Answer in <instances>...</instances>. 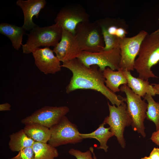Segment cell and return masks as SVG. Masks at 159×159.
<instances>
[{
	"mask_svg": "<svg viewBox=\"0 0 159 159\" xmlns=\"http://www.w3.org/2000/svg\"><path fill=\"white\" fill-rule=\"evenodd\" d=\"M61 67L68 69L72 74L66 88L67 94L78 89L91 90L100 92L117 106L125 101V98L117 95L106 86L103 72L97 65L87 67L77 58L63 62Z\"/></svg>",
	"mask_w": 159,
	"mask_h": 159,
	"instance_id": "6da1fadb",
	"label": "cell"
},
{
	"mask_svg": "<svg viewBox=\"0 0 159 159\" xmlns=\"http://www.w3.org/2000/svg\"><path fill=\"white\" fill-rule=\"evenodd\" d=\"M138 56L134 69L138 74V78L145 80L158 78L151 68L159 62V29L150 34H148L145 37Z\"/></svg>",
	"mask_w": 159,
	"mask_h": 159,
	"instance_id": "7a4b0ae2",
	"label": "cell"
},
{
	"mask_svg": "<svg viewBox=\"0 0 159 159\" xmlns=\"http://www.w3.org/2000/svg\"><path fill=\"white\" fill-rule=\"evenodd\" d=\"M62 29L57 24L40 27L37 26L30 31L26 43L22 45L24 54L33 53L40 46L55 47L60 41Z\"/></svg>",
	"mask_w": 159,
	"mask_h": 159,
	"instance_id": "3957f363",
	"label": "cell"
},
{
	"mask_svg": "<svg viewBox=\"0 0 159 159\" xmlns=\"http://www.w3.org/2000/svg\"><path fill=\"white\" fill-rule=\"evenodd\" d=\"M120 89L126 95L127 110L132 121V129L143 137H145L144 122L147 117L148 103L145 99L143 100L141 96L134 92L127 84L121 85Z\"/></svg>",
	"mask_w": 159,
	"mask_h": 159,
	"instance_id": "277c9868",
	"label": "cell"
},
{
	"mask_svg": "<svg viewBox=\"0 0 159 159\" xmlns=\"http://www.w3.org/2000/svg\"><path fill=\"white\" fill-rule=\"evenodd\" d=\"M74 35L82 51L96 52L103 50L104 41L98 23H80L76 29Z\"/></svg>",
	"mask_w": 159,
	"mask_h": 159,
	"instance_id": "5b68a950",
	"label": "cell"
},
{
	"mask_svg": "<svg viewBox=\"0 0 159 159\" xmlns=\"http://www.w3.org/2000/svg\"><path fill=\"white\" fill-rule=\"evenodd\" d=\"M77 59L87 67L97 65L102 72L106 67L118 70L120 68L121 51L117 48L96 52L82 51Z\"/></svg>",
	"mask_w": 159,
	"mask_h": 159,
	"instance_id": "8992f818",
	"label": "cell"
},
{
	"mask_svg": "<svg viewBox=\"0 0 159 159\" xmlns=\"http://www.w3.org/2000/svg\"><path fill=\"white\" fill-rule=\"evenodd\" d=\"M109 115L103 121L105 124L110 126V131L123 148H125L126 143L124 138L125 128L131 125L132 121L127 110L126 104L123 102L120 105L116 106L111 105L107 102Z\"/></svg>",
	"mask_w": 159,
	"mask_h": 159,
	"instance_id": "52a82bcc",
	"label": "cell"
},
{
	"mask_svg": "<svg viewBox=\"0 0 159 159\" xmlns=\"http://www.w3.org/2000/svg\"><path fill=\"white\" fill-rule=\"evenodd\" d=\"M51 135L48 144L54 147L68 144H76L83 139L76 125L65 116L56 124L49 128Z\"/></svg>",
	"mask_w": 159,
	"mask_h": 159,
	"instance_id": "ba28073f",
	"label": "cell"
},
{
	"mask_svg": "<svg viewBox=\"0 0 159 159\" xmlns=\"http://www.w3.org/2000/svg\"><path fill=\"white\" fill-rule=\"evenodd\" d=\"M69 110L66 106H45L22 119L21 122L25 125L38 124L50 128L58 123Z\"/></svg>",
	"mask_w": 159,
	"mask_h": 159,
	"instance_id": "9c48e42d",
	"label": "cell"
},
{
	"mask_svg": "<svg viewBox=\"0 0 159 159\" xmlns=\"http://www.w3.org/2000/svg\"><path fill=\"white\" fill-rule=\"evenodd\" d=\"M148 34L145 31L142 30L133 37L120 39V69L130 71L134 70L135 58L138 55L143 41Z\"/></svg>",
	"mask_w": 159,
	"mask_h": 159,
	"instance_id": "30bf717a",
	"label": "cell"
},
{
	"mask_svg": "<svg viewBox=\"0 0 159 159\" xmlns=\"http://www.w3.org/2000/svg\"><path fill=\"white\" fill-rule=\"evenodd\" d=\"M54 21L62 29L74 35L76 29L79 24L89 21V16L81 7L71 6L62 8Z\"/></svg>",
	"mask_w": 159,
	"mask_h": 159,
	"instance_id": "8fae6325",
	"label": "cell"
},
{
	"mask_svg": "<svg viewBox=\"0 0 159 159\" xmlns=\"http://www.w3.org/2000/svg\"><path fill=\"white\" fill-rule=\"evenodd\" d=\"M53 51L63 63L77 58L82 51L75 35L64 29L60 41Z\"/></svg>",
	"mask_w": 159,
	"mask_h": 159,
	"instance_id": "7c38bea8",
	"label": "cell"
},
{
	"mask_svg": "<svg viewBox=\"0 0 159 159\" xmlns=\"http://www.w3.org/2000/svg\"><path fill=\"white\" fill-rule=\"evenodd\" d=\"M49 47L39 48L34 52L33 55L34 63L40 71L45 74H54L61 71L60 61Z\"/></svg>",
	"mask_w": 159,
	"mask_h": 159,
	"instance_id": "4fadbf2b",
	"label": "cell"
},
{
	"mask_svg": "<svg viewBox=\"0 0 159 159\" xmlns=\"http://www.w3.org/2000/svg\"><path fill=\"white\" fill-rule=\"evenodd\" d=\"M16 4L22 9L24 15V23L22 27L26 30L30 31L38 26L33 21L35 16L38 18L40 11L46 4L45 0H18Z\"/></svg>",
	"mask_w": 159,
	"mask_h": 159,
	"instance_id": "5bb4252c",
	"label": "cell"
},
{
	"mask_svg": "<svg viewBox=\"0 0 159 159\" xmlns=\"http://www.w3.org/2000/svg\"><path fill=\"white\" fill-rule=\"evenodd\" d=\"M123 72L127 80V85L135 94L143 97L147 94H149L153 97L156 95L153 85L148 80L136 78L131 74L130 71L126 69L123 70Z\"/></svg>",
	"mask_w": 159,
	"mask_h": 159,
	"instance_id": "9a60e30c",
	"label": "cell"
},
{
	"mask_svg": "<svg viewBox=\"0 0 159 159\" xmlns=\"http://www.w3.org/2000/svg\"><path fill=\"white\" fill-rule=\"evenodd\" d=\"M26 30L22 27L6 23L0 24V33L8 37L11 42L14 49L18 50L22 45L23 37Z\"/></svg>",
	"mask_w": 159,
	"mask_h": 159,
	"instance_id": "2e32d148",
	"label": "cell"
},
{
	"mask_svg": "<svg viewBox=\"0 0 159 159\" xmlns=\"http://www.w3.org/2000/svg\"><path fill=\"white\" fill-rule=\"evenodd\" d=\"M103 72L106 86L113 92L115 93L120 91L119 88L120 85H127V80L122 69L120 68L115 71L107 67Z\"/></svg>",
	"mask_w": 159,
	"mask_h": 159,
	"instance_id": "e0dca14e",
	"label": "cell"
},
{
	"mask_svg": "<svg viewBox=\"0 0 159 159\" xmlns=\"http://www.w3.org/2000/svg\"><path fill=\"white\" fill-rule=\"evenodd\" d=\"M23 129L26 134L34 142L46 143L50 138L49 128L39 124L26 125Z\"/></svg>",
	"mask_w": 159,
	"mask_h": 159,
	"instance_id": "ac0fdd59",
	"label": "cell"
},
{
	"mask_svg": "<svg viewBox=\"0 0 159 159\" xmlns=\"http://www.w3.org/2000/svg\"><path fill=\"white\" fill-rule=\"evenodd\" d=\"M105 124L103 122L100 124L99 127L92 132L87 134H80V136L83 139L93 138L97 140L100 143L98 149H103L105 152L107 151L109 147L107 145L109 139L114 136L110 130V127L105 128L104 125Z\"/></svg>",
	"mask_w": 159,
	"mask_h": 159,
	"instance_id": "d6986e66",
	"label": "cell"
},
{
	"mask_svg": "<svg viewBox=\"0 0 159 159\" xmlns=\"http://www.w3.org/2000/svg\"><path fill=\"white\" fill-rule=\"evenodd\" d=\"M9 147L13 152L19 151L25 148L32 147L34 141L25 133L23 129L9 136Z\"/></svg>",
	"mask_w": 159,
	"mask_h": 159,
	"instance_id": "ffe728a7",
	"label": "cell"
},
{
	"mask_svg": "<svg viewBox=\"0 0 159 159\" xmlns=\"http://www.w3.org/2000/svg\"><path fill=\"white\" fill-rule=\"evenodd\" d=\"M32 148L34 155V159H54L59 156L56 148L47 143L34 142Z\"/></svg>",
	"mask_w": 159,
	"mask_h": 159,
	"instance_id": "44dd1931",
	"label": "cell"
},
{
	"mask_svg": "<svg viewBox=\"0 0 159 159\" xmlns=\"http://www.w3.org/2000/svg\"><path fill=\"white\" fill-rule=\"evenodd\" d=\"M144 98L148 102L146 118L155 123L157 131L159 130V103L156 102L149 94H146Z\"/></svg>",
	"mask_w": 159,
	"mask_h": 159,
	"instance_id": "7402d4cb",
	"label": "cell"
},
{
	"mask_svg": "<svg viewBox=\"0 0 159 159\" xmlns=\"http://www.w3.org/2000/svg\"><path fill=\"white\" fill-rule=\"evenodd\" d=\"M100 25L103 35L105 46L103 50L107 51L117 48L120 49V38L109 34L105 26L98 23Z\"/></svg>",
	"mask_w": 159,
	"mask_h": 159,
	"instance_id": "603a6c76",
	"label": "cell"
},
{
	"mask_svg": "<svg viewBox=\"0 0 159 159\" xmlns=\"http://www.w3.org/2000/svg\"><path fill=\"white\" fill-rule=\"evenodd\" d=\"M34 155L32 147L23 149L16 156L9 159H34Z\"/></svg>",
	"mask_w": 159,
	"mask_h": 159,
	"instance_id": "cb8c5ba5",
	"label": "cell"
},
{
	"mask_svg": "<svg viewBox=\"0 0 159 159\" xmlns=\"http://www.w3.org/2000/svg\"><path fill=\"white\" fill-rule=\"evenodd\" d=\"M68 153L70 155L75 157L77 159H93L92 153L90 150L83 152L72 148L69 150Z\"/></svg>",
	"mask_w": 159,
	"mask_h": 159,
	"instance_id": "d4e9b609",
	"label": "cell"
},
{
	"mask_svg": "<svg viewBox=\"0 0 159 159\" xmlns=\"http://www.w3.org/2000/svg\"><path fill=\"white\" fill-rule=\"evenodd\" d=\"M127 32L123 28L121 27L118 28L116 33L115 36L121 39L125 37V35Z\"/></svg>",
	"mask_w": 159,
	"mask_h": 159,
	"instance_id": "484cf974",
	"label": "cell"
},
{
	"mask_svg": "<svg viewBox=\"0 0 159 159\" xmlns=\"http://www.w3.org/2000/svg\"><path fill=\"white\" fill-rule=\"evenodd\" d=\"M150 139L156 145L159 146V130L152 133Z\"/></svg>",
	"mask_w": 159,
	"mask_h": 159,
	"instance_id": "4316f807",
	"label": "cell"
},
{
	"mask_svg": "<svg viewBox=\"0 0 159 159\" xmlns=\"http://www.w3.org/2000/svg\"><path fill=\"white\" fill-rule=\"evenodd\" d=\"M149 157L151 159H159V148H154Z\"/></svg>",
	"mask_w": 159,
	"mask_h": 159,
	"instance_id": "83f0119b",
	"label": "cell"
},
{
	"mask_svg": "<svg viewBox=\"0 0 159 159\" xmlns=\"http://www.w3.org/2000/svg\"><path fill=\"white\" fill-rule=\"evenodd\" d=\"M106 27L108 33L111 35L115 36L116 33L117 27L114 25H111Z\"/></svg>",
	"mask_w": 159,
	"mask_h": 159,
	"instance_id": "f1b7e54d",
	"label": "cell"
},
{
	"mask_svg": "<svg viewBox=\"0 0 159 159\" xmlns=\"http://www.w3.org/2000/svg\"><path fill=\"white\" fill-rule=\"evenodd\" d=\"M11 105L8 103L6 102L0 105V111H10Z\"/></svg>",
	"mask_w": 159,
	"mask_h": 159,
	"instance_id": "f546056e",
	"label": "cell"
},
{
	"mask_svg": "<svg viewBox=\"0 0 159 159\" xmlns=\"http://www.w3.org/2000/svg\"><path fill=\"white\" fill-rule=\"evenodd\" d=\"M151 85L155 90L156 94L159 95V84H152Z\"/></svg>",
	"mask_w": 159,
	"mask_h": 159,
	"instance_id": "4dcf8cb0",
	"label": "cell"
},
{
	"mask_svg": "<svg viewBox=\"0 0 159 159\" xmlns=\"http://www.w3.org/2000/svg\"><path fill=\"white\" fill-rule=\"evenodd\" d=\"M89 150L91 151L92 153V154L93 155V159H97L95 155V153L94 152L93 148L92 147H91L90 148Z\"/></svg>",
	"mask_w": 159,
	"mask_h": 159,
	"instance_id": "1f68e13d",
	"label": "cell"
},
{
	"mask_svg": "<svg viewBox=\"0 0 159 159\" xmlns=\"http://www.w3.org/2000/svg\"><path fill=\"white\" fill-rule=\"evenodd\" d=\"M141 159H151L149 157L145 156L144 157L142 158Z\"/></svg>",
	"mask_w": 159,
	"mask_h": 159,
	"instance_id": "d6a6232c",
	"label": "cell"
},
{
	"mask_svg": "<svg viewBox=\"0 0 159 159\" xmlns=\"http://www.w3.org/2000/svg\"><path fill=\"white\" fill-rule=\"evenodd\" d=\"M158 20H159V18H158Z\"/></svg>",
	"mask_w": 159,
	"mask_h": 159,
	"instance_id": "836d02e7",
	"label": "cell"
}]
</instances>
